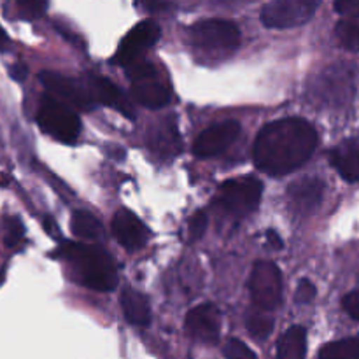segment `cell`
Listing matches in <instances>:
<instances>
[{"instance_id":"1","label":"cell","mask_w":359,"mask_h":359,"mask_svg":"<svg viewBox=\"0 0 359 359\" xmlns=\"http://www.w3.org/2000/svg\"><path fill=\"white\" fill-rule=\"evenodd\" d=\"M318 133L302 118L272 121L258 133L255 142V163L269 175H286L297 170L314 153Z\"/></svg>"},{"instance_id":"2","label":"cell","mask_w":359,"mask_h":359,"mask_svg":"<svg viewBox=\"0 0 359 359\" xmlns=\"http://www.w3.org/2000/svg\"><path fill=\"white\" fill-rule=\"evenodd\" d=\"M58 255L70 263L74 273L90 290L112 291L118 284L114 259L98 245L65 242Z\"/></svg>"},{"instance_id":"3","label":"cell","mask_w":359,"mask_h":359,"mask_svg":"<svg viewBox=\"0 0 359 359\" xmlns=\"http://www.w3.org/2000/svg\"><path fill=\"white\" fill-rule=\"evenodd\" d=\"M41 130L63 144H74L81 133L79 116L53 95H46L37 112Z\"/></svg>"},{"instance_id":"4","label":"cell","mask_w":359,"mask_h":359,"mask_svg":"<svg viewBox=\"0 0 359 359\" xmlns=\"http://www.w3.org/2000/svg\"><path fill=\"white\" fill-rule=\"evenodd\" d=\"M323 0H272L262 11V23L269 28H291L307 23Z\"/></svg>"},{"instance_id":"5","label":"cell","mask_w":359,"mask_h":359,"mask_svg":"<svg viewBox=\"0 0 359 359\" xmlns=\"http://www.w3.org/2000/svg\"><path fill=\"white\" fill-rule=\"evenodd\" d=\"M263 184L255 177L231 179L219 188V200L224 209L233 216H245L258 207L262 200Z\"/></svg>"},{"instance_id":"6","label":"cell","mask_w":359,"mask_h":359,"mask_svg":"<svg viewBox=\"0 0 359 359\" xmlns=\"http://www.w3.org/2000/svg\"><path fill=\"white\" fill-rule=\"evenodd\" d=\"M191 42L210 51H231L241 42L237 25L226 20H203L189 30Z\"/></svg>"},{"instance_id":"7","label":"cell","mask_w":359,"mask_h":359,"mask_svg":"<svg viewBox=\"0 0 359 359\" xmlns=\"http://www.w3.org/2000/svg\"><path fill=\"white\" fill-rule=\"evenodd\" d=\"M251 294L263 311H273L283 300V276L270 262H258L251 273Z\"/></svg>"},{"instance_id":"8","label":"cell","mask_w":359,"mask_h":359,"mask_svg":"<svg viewBox=\"0 0 359 359\" xmlns=\"http://www.w3.org/2000/svg\"><path fill=\"white\" fill-rule=\"evenodd\" d=\"M158 39H160V27H158L156 21H140V23H137L135 27L125 35V39H123L121 44H119L112 62L118 63V65L128 67L130 63L135 62L147 48L156 44Z\"/></svg>"},{"instance_id":"9","label":"cell","mask_w":359,"mask_h":359,"mask_svg":"<svg viewBox=\"0 0 359 359\" xmlns=\"http://www.w3.org/2000/svg\"><path fill=\"white\" fill-rule=\"evenodd\" d=\"M39 79H41L42 86L48 90L49 95L65 102L70 107L81 109V111H91L93 109V97H91V93L84 90L72 77H65L58 72L46 70V72H41Z\"/></svg>"},{"instance_id":"10","label":"cell","mask_w":359,"mask_h":359,"mask_svg":"<svg viewBox=\"0 0 359 359\" xmlns=\"http://www.w3.org/2000/svg\"><path fill=\"white\" fill-rule=\"evenodd\" d=\"M241 133V125L237 121H224L214 125L200 133L193 146V153L198 158H210L226 151Z\"/></svg>"},{"instance_id":"11","label":"cell","mask_w":359,"mask_h":359,"mask_svg":"<svg viewBox=\"0 0 359 359\" xmlns=\"http://www.w3.org/2000/svg\"><path fill=\"white\" fill-rule=\"evenodd\" d=\"M186 330L193 339L203 344H214L219 339L221 314L212 304H203L191 309L186 316Z\"/></svg>"},{"instance_id":"12","label":"cell","mask_w":359,"mask_h":359,"mask_svg":"<svg viewBox=\"0 0 359 359\" xmlns=\"http://www.w3.org/2000/svg\"><path fill=\"white\" fill-rule=\"evenodd\" d=\"M112 231H114L116 241L130 251L140 249L149 238V230L146 228V224L132 210L126 209L116 212L114 219H112Z\"/></svg>"},{"instance_id":"13","label":"cell","mask_w":359,"mask_h":359,"mask_svg":"<svg viewBox=\"0 0 359 359\" xmlns=\"http://www.w3.org/2000/svg\"><path fill=\"white\" fill-rule=\"evenodd\" d=\"M287 200L297 212H312L323 200V182L318 177L300 179L287 188Z\"/></svg>"},{"instance_id":"14","label":"cell","mask_w":359,"mask_h":359,"mask_svg":"<svg viewBox=\"0 0 359 359\" xmlns=\"http://www.w3.org/2000/svg\"><path fill=\"white\" fill-rule=\"evenodd\" d=\"M88 86H90V93L95 100L100 102V104H104V105H109V107L118 109V111L121 112L123 116H126V118H130V119L133 118V111H132V107H130L128 100H126V98H123L121 91H119L118 88L111 83V81H107L105 77H102V76L90 74Z\"/></svg>"},{"instance_id":"15","label":"cell","mask_w":359,"mask_h":359,"mask_svg":"<svg viewBox=\"0 0 359 359\" xmlns=\"http://www.w3.org/2000/svg\"><path fill=\"white\" fill-rule=\"evenodd\" d=\"M332 161L346 181L359 182V139H349L335 147Z\"/></svg>"},{"instance_id":"16","label":"cell","mask_w":359,"mask_h":359,"mask_svg":"<svg viewBox=\"0 0 359 359\" xmlns=\"http://www.w3.org/2000/svg\"><path fill=\"white\" fill-rule=\"evenodd\" d=\"M132 97L139 102L140 105H146V107L158 109L163 107L170 100V93H168L167 88L160 83H154V81H137L132 84V90H130Z\"/></svg>"},{"instance_id":"17","label":"cell","mask_w":359,"mask_h":359,"mask_svg":"<svg viewBox=\"0 0 359 359\" xmlns=\"http://www.w3.org/2000/svg\"><path fill=\"white\" fill-rule=\"evenodd\" d=\"M121 307L125 312V318L128 319L132 325L135 326H146L151 321V309L149 302L146 300L144 294H140L139 291L125 290L121 293Z\"/></svg>"},{"instance_id":"18","label":"cell","mask_w":359,"mask_h":359,"mask_svg":"<svg viewBox=\"0 0 359 359\" xmlns=\"http://www.w3.org/2000/svg\"><path fill=\"white\" fill-rule=\"evenodd\" d=\"M149 146L161 156H172L181 149V139L172 123H163L149 133Z\"/></svg>"},{"instance_id":"19","label":"cell","mask_w":359,"mask_h":359,"mask_svg":"<svg viewBox=\"0 0 359 359\" xmlns=\"http://www.w3.org/2000/svg\"><path fill=\"white\" fill-rule=\"evenodd\" d=\"M307 354V333L302 326L287 330L279 340L277 356L280 359H302Z\"/></svg>"},{"instance_id":"20","label":"cell","mask_w":359,"mask_h":359,"mask_svg":"<svg viewBox=\"0 0 359 359\" xmlns=\"http://www.w3.org/2000/svg\"><path fill=\"white\" fill-rule=\"evenodd\" d=\"M70 228H72V233L76 237L83 238V241H97L104 233L100 221L93 214L86 212V210H76L72 214Z\"/></svg>"},{"instance_id":"21","label":"cell","mask_w":359,"mask_h":359,"mask_svg":"<svg viewBox=\"0 0 359 359\" xmlns=\"http://www.w3.org/2000/svg\"><path fill=\"white\" fill-rule=\"evenodd\" d=\"M340 44L351 51H359V14H349L337 25Z\"/></svg>"},{"instance_id":"22","label":"cell","mask_w":359,"mask_h":359,"mask_svg":"<svg viewBox=\"0 0 359 359\" xmlns=\"http://www.w3.org/2000/svg\"><path fill=\"white\" fill-rule=\"evenodd\" d=\"M319 358L325 359H358L359 339H344L332 342L319 351Z\"/></svg>"},{"instance_id":"23","label":"cell","mask_w":359,"mask_h":359,"mask_svg":"<svg viewBox=\"0 0 359 359\" xmlns=\"http://www.w3.org/2000/svg\"><path fill=\"white\" fill-rule=\"evenodd\" d=\"M25 241V226L20 217L9 216L4 219V244L9 249H16Z\"/></svg>"},{"instance_id":"24","label":"cell","mask_w":359,"mask_h":359,"mask_svg":"<svg viewBox=\"0 0 359 359\" xmlns=\"http://www.w3.org/2000/svg\"><path fill=\"white\" fill-rule=\"evenodd\" d=\"M245 326H248L249 333H251L255 339L265 340L269 339L270 333H272L273 321L270 318H266L265 314H251L245 319Z\"/></svg>"},{"instance_id":"25","label":"cell","mask_w":359,"mask_h":359,"mask_svg":"<svg viewBox=\"0 0 359 359\" xmlns=\"http://www.w3.org/2000/svg\"><path fill=\"white\" fill-rule=\"evenodd\" d=\"M49 0H16L18 11L25 20H37L48 11Z\"/></svg>"},{"instance_id":"26","label":"cell","mask_w":359,"mask_h":359,"mask_svg":"<svg viewBox=\"0 0 359 359\" xmlns=\"http://www.w3.org/2000/svg\"><path fill=\"white\" fill-rule=\"evenodd\" d=\"M223 354H224V356H226L228 359H241V358L255 359V358H256L255 351L249 349V347L245 346L244 342H241V340H237V339L228 340L226 346H224Z\"/></svg>"},{"instance_id":"27","label":"cell","mask_w":359,"mask_h":359,"mask_svg":"<svg viewBox=\"0 0 359 359\" xmlns=\"http://www.w3.org/2000/svg\"><path fill=\"white\" fill-rule=\"evenodd\" d=\"M156 74V69H154L153 63L149 62H133L128 65V77L137 83V81H146L153 79V76Z\"/></svg>"},{"instance_id":"28","label":"cell","mask_w":359,"mask_h":359,"mask_svg":"<svg viewBox=\"0 0 359 359\" xmlns=\"http://www.w3.org/2000/svg\"><path fill=\"white\" fill-rule=\"evenodd\" d=\"M207 224H209V219H207V214L203 210H198V212L193 214V217L188 223L189 241H198V238H202L207 230Z\"/></svg>"},{"instance_id":"29","label":"cell","mask_w":359,"mask_h":359,"mask_svg":"<svg viewBox=\"0 0 359 359\" xmlns=\"http://www.w3.org/2000/svg\"><path fill=\"white\" fill-rule=\"evenodd\" d=\"M316 298V286L311 280L304 279L297 287V302L298 304H311Z\"/></svg>"},{"instance_id":"30","label":"cell","mask_w":359,"mask_h":359,"mask_svg":"<svg viewBox=\"0 0 359 359\" xmlns=\"http://www.w3.org/2000/svg\"><path fill=\"white\" fill-rule=\"evenodd\" d=\"M344 309H346L351 318L359 319V290L353 291V293L344 298Z\"/></svg>"},{"instance_id":"31","label":"cell","mask_w":359,"mask_h":359,"mask_svg":"<svg viewBox=\"0 0 359 359\" xmlns=\"http://www.w3.org/2000/svg\"><path fill=\"white\" fill-rule=\"evenodd\" d=\"M335 9L344 16L359 14V0H335Z\"/></svg>"},{"instance_id":"32","label":"cell","mask_w":359,"mask_h":359,"mask_svg":"<svg viewBox=\"0 0 359 359\" xmlns=\"http://www.w3.org/2000/svg\"><path fill=\"white\" fill-rule=\"evenodd\" d=\"M9 76L13 77L14 81H18V83H21V81L27 79L28 69L23 63H14L13 67H9Z\"/></svg>"},{"instance_id":"33","label":"cell","mask_w":359,"mask_h":359,"mask_svg":"<svg viewBox=\"0 0 359 359\" xmlns=\"http://www.w3.org/2000/svg\"><path fill=\"white\" fill-rule=\"evenodd\" d=\"M137 2L146 7L147 11H160L167 7V0H137Z\"/></svg>"},{"instance_id":"34","label":"cell","mask_w":359,"mask_h":359,"mask_svg":"<svg viewBox=\"0 0 359 359\" xmlns=\"http://www.w3.org/2000/svg\"><path fill=\"white\" fill-rule=\"evenodd\" d=\"M266 241H269V244L272 245L273 249H283V241H280L279 233H276L273 230H270L269 233H266Z\"/></svg>"},{"instance_id":"35","label":"cell","mask_w":359,"mask_h":359,"mask_svg":"<svg viewBox=\"0 0 359 359\" xmlns=\"http://www.w3.org/2000/svg\"><path fill=\"white\" fill-rule=\"evenodd\" d=\"M44 228H46V231H48L49 235H51V237H55V238H58L60 237V231H58V226H56L55 223H53V219L51 217H46V221H44Z\"/></svg>"},{"instance_id":"36","label":"cell","mask_w":359,"mask_h":359,"mask_svg":"<svg viewBox=\"0 0 359 359\" xmlns=\"http://www.w3.org/2000/svg\"><path fill=\"white\" fill-rule=\"evenodd\" d=\"M9 46H11L9 35H7V32L4 30L2 27H0V53L6 51V49L9 48Z\"/></svg>"},{"instance_id":"37","label":"cell","mask_w":359,"mask_h":359,"mask_svg":"<svg viewBox=\"0 0 359 359\" xmlns=\"http://www.w3.org/2000/svg\"><path fill=\"white\" fill-rule=\"evenodd\" d=\"M4 280H6V269H0V286H2Z\"/></svg>"}]
</instances>
